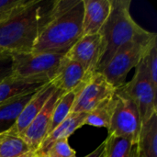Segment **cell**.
Listing matches in <instances>:
<instances>
[{"instance_id":"cell-27","label":"cell","mask_w":157,"mask_h":157,"mask_svg":"<svg viewBox=\"0 0 157 157\" xmlns=\"http://www.w3.org/2000/svg\"><path fill=\"white\" fill-rule=\"evenodd\" d=\"M7 54H10L7 51H6L4 48H2L1 46H0V57L1 56H4V55H7Z\"/></svg>"},{"instance_id":"cell-10","label":"cell","mask_w":157,"mask_h":157,"mask_svg":"<svg viewBox=\"0 0 157 157\" xmlns=\"http://www.w3.org/2000/svg\"><path fill=\"white\" fill-rule=\"evenodd\" d=\"M89 73L98 71L102 57V40L99 33L82 36L65 53Z\"/></svg>"},{"instance_id":"cell-8","label":"cell","mask_w":157,"mask_h":157,"mask_svg":"<svg viewBox=\"0 0 157 157\" xmlns=\"http://www.w3.org/2000/svg\"><path fill=\"white\" fill-rule=\"evenodd\" d=\"M114 88L99 72H95L88 81L76 92L73 113H88L105 99L112 97Z\"/></svg>"},{"instance_id":"cell-3","label":"cell","mask_w":157,"mask_h":157,"mask_svg":"<svg viewBox=\"0 0 157 157\" xmlns=\"http://www.w3.org/2000/svg\"><path fill=\"white\" fill-rule=\"evenodd\" d=\"M110 1L109 16L98 32L102 40V57L98 71H100L124 44L132 41L145 42L157 37L156 33L147 31L133 20L130 12V0Z\"/></svg>"},{"instance_id":"cell-29","label":"cell","mask_w":157,"mask_h":157,"mask_svg":"<svg viewBox=\"0 0 157 157\" xmlns=\"http://www.w3.org/2000/svg\"><path fill=\"white\" fill-rule=\"evenodd\" d=\"M37 155H38V152H36V153H35V154H34V155H33L31 157H37Z\"/></svg>"},{"instance_id":"cell-32","label":"cell","mask_w":157,"mask_h":157,"mask_svg":"<svg viewBox=\"0 0 157 157\" xmlns=\"http://www.w3.org/2000/svg\"><path fill=\"white\" fill-rule=\"evenodd\" d=\"M0 136H1V135H0Z\"/></svg>"},{"instance_id":"cell-6","label":"cell","mask_w":157,"mask_h":157,"mask_svg":"<svg viewBox=\"0 0 157 157\" xmlns=\"http://www.w3.org/2000/svg\"><path fill=\"white\" fill-rule=\"evenodd\" d=\"M153 40L145 42L132 41L124 44L114 53L107 64L97 72L101 73L114 88L122 86L126 83L128 74L132 68L137 67Z\"/></svg>"},{"instance_id":"cell-20","label":"cell","mask_w":157,"mask_h":157,"mask_svg":"<svg viewBox=\"0 0 157 157\" xmlns=\"http://www.w3.org/2000/svg\"><path fill=\"white\" fill-rule=\"evenodd\" d=\"M106 157H132L136 151V144L128 138L109 135L104 141Z\"/></svg>"},{"instance_id":"cell-28","label":"cell","mask_w":157,"mask_h":157,"mask_svg":"<svg viewBox=\"0 0 157 157\" xmlns=\"http://www.w3.org/2000/svg\"><path fill=\"white\" fill-rule=\"evenodd\" d=\"M36 153V152H35ZM35 153H30V154H28V155H24V156H22V157H31Z\"/></svg>"},{"instance_id":"cell-31","label":"cell","mask_w":157,"mask_h":157,"mask_svg":"<svg viewBox=\"0 0 157 157\" xmlns=\"http://www.w3.org/2000/svg\"><path fill=\"white\" fill-rule=\"evenodd\" d=\"M132 157H136V151H135V154L133 155V156H132Z\"/></svg>"},{"instance_id":"cell-26","label":"cell","mask_w":157,"mask_h":157,"mask_svg":"<svg viewBox=\"0 0 157 157\" xmlns=\"http://www.w3.org/2000/svg\"><path fill=\"white\" fill-rule=\"evenodd\" d=\"M85 157H106V145L103 142L98 148H96L92 153Z\"/></svg>"},{"instance_id":"cell-25","label":"cell","mask_w":157,"mask_h":157,"mask_svg":"<svg viewBox=\"0 0 157 157\" xmlns=\"http://www.w3.org/2000/svg\"><path fill=\"white\" fill-rule=\"evenodd\" d=\"M12 60L10 54L0 57V82L11 75Z\"/></svg>"},{"instance_id":"cell-1","label":"cell","mask_w":157,"mask_h":157,"mask_svg":"<svg viewBox=\"0 0 157 157\" xmlns=\"http://www.w3.org/2000/svg\"><path fill=\"white\" fill-rule=\"evenodd\" d=\"M83 0H55L31 52L65 54L82 37Z\"/></svg>"},{"instance_id":"cell-11","label":"cell","mask_w":157,"mask_h":157,"mask_svg":"<svg viewBox=\"0 0 157 157\" xmlns=\"http://www.w3.org/2000/svg\"><path fill=\"white\" fill-rule=\"evenodd\" d=\"M93 74L86 71L77 62L67 58L64 54L50 82L63 93L77 92Z\"/></svg>"},{"instance_id":"cell-22","label":"cell","mask_w":157,"mask_h":157,"mask_svg":"<svg viewBox=\"0 0 157 157\" xmlns=\"http://www.w3.org/2000/svg\"><path fill=\"white\" fill-rule=\"evenodd\" d=\"M157 38L154 39L148 45L144 56L143 61L144 63L148 76L154 85L157 87Z\"/></svg>"},{"instance_id":"cell-18","label":"cell","mask_w":157,"mask_h":157,"mask_svg":"<svg viewBox=\"0 0 157 157\" xmlns=\"http://www.w3.org/2000/svg\"><path fill=\"white\" fill-rule=\"evenodd\" d=\"M35 153L27 143L15 132H9L0 136V157H22Z\"/></svg>"},{"instance_id":"cell-15","label":"cell","mask_w":157,"mask_h":157,"mask_svg":"<svg viewBox=\"0 0 157 157\" xmlns=\"http://www.w3.org/2000/svg\"><path fill=\"white\" fill-rule=\"evenodd\" d=\"M86 113H73L71 112L69 116L61 123L59 124L52 133H50L45 140L43 141L42 144L40 145L39 152L44 151L48 146L53 144L56 141L62 139H68L76 130L81 128L85 125Z\"/></svg>"},{"instance_id":"cell-7","label":"cell","mask_w":157,"mask_h":157,"mask_svg":"<svg viewBox=\"0 0 157 157\" xmlns=\"http://www.w3.org/2000/svg\"><path fill=\"white\" fill-rule=\"evenodd\" d=\"M122 88L137 106L143 124L157 114V87L154 86L148 76L143 58L132 79L126 82Z\"/></svg>"},{"instance_id":"cell-2","label":"cell","mask_w":157,"mask_h":157,"mask_svg":"<svg viewBox=\"0 0 157 157\" xmlns=\"http://www.w3.org/2000/svg\"><path fill=\"white\" fill-rule=\"evenodd\" d=\"M52 4L53 1L31 0L0 23V46L9 53L31 52Z\"/></svg>"},{"instance_id":"cell-24","label":"cell","mask_w":157,"mask_h":157,"mask_svg":"<svg viewBox=\"0 0 157 157\" xmlns=\"http://www.w3.org/2000/svg\"><path fill=\"white\" fill-rule=\"evenodd\" d=\"M31 0H0V23L10 18Z\"/></svg>"},{"instance_id":"cell-30","label":"cell","mask_w":157,"mask_h":157,"mask_svg":"<svg viewBox=\"0 0 157 157\" xmlns=\"http://www.w3.org/2000/svg\"><path fill=\"white\" fill-rule=\"evenodd\" d=\"M37 157H42V156H41V155H40V153L38 152V155H37Z\"/></svg>"},{"instance_id":"cell-19","label":"cell","mask_w":157,"mask_h":157,"mask_svg":"<svg viewBox=\"0 0 157 157\" xmlns=\"http://www.w3.org/2000/svg\"><path fill=\"white\" fill-rule=\"evenodd\" d=\"M115 107V94L102 101L86 114L85 125L109 129Z\"/></svg>"},{"instance_id":"cell-14","label":"cell","mask_w":157,"mask_h":157,"mask_svg":"<svg viewBox=\"0 0 157 157\" xmlns=\"http://www.w3.org/2000/svg\"><path fill=\"white\" fill-rule=\"evenodd\" d=\"M37 91L17 97L0 104V135L12 130L23 108Z\"/></svg>"},{"instance_id":"cell-4","label":"cell","mask_w":157,"mask_h":157,"mask_svg":"<svg viewBox=\"0 0 157 157\" xmlns=\"http://www.w3.org/2000/svg\"><path fill=\"white\" fill-rule=\"evenodd\" d=\"M11 77L31 83H49L64 56L61 53H10Z\"/></svg>"},{"instance_id":"cell-16","label":"cell","mask_w":157,"mask_h":157,"mask_svg":"<svg viewBox=\"0 0 157 157\" xmlns=\"http://www.w3.org/2000/svg\"><path fill=\"white\" fill-rule=\"evenodd\" d=\"M136 157H157V114L142 126L136 144Z\"/></svg>"},{"instance_id":"cell-9","label":"cell","mask_w":157,"mask_h":157,"mask_svg":"<svg viewBox=\"0 0 157 157\" xmlns=\"http://www.w3.org/2000/svg\"><path fill=\"white\" fill-rule=\"evenodd\" d=\"M63 92L56 89L31 123L19 134L33 152H38L48 135L56 102Z\"/></svg>"},{"instance_id":"cell-13","label":"cell","mask_w":157,"mask_h":157,"mask_svg":"<svg viewBox=\"0 0 157 157\" xmlns=\"http://www.w3.org/2000/svg\"><path fill=\"white\" fill-rule=\"evenodd\" d=\"M55 90L56 88L51 82L40 87L23 108L14 127L12 128V131L19 135L42 109L43 106L50 97L55 92Z\"/></svg>"},{"instance_id":"cell-23","label":"cell","mask_w":157,"mask_h":157,"mask_svg":"<svg viewBox=\"0 0 157 157\" xmlns=\"http://www.w3.org/2000/svg\"><path fill=\"white\" fill-rule=\"evenodd\" d=\"M39 153L42 157H77L75 152L69 145L68 139L56 141L48 146L44 151Z\"/></svg>"},{"instance_id":"cell-12","label":"cell","mask_w":157,"mask_h":157,"mask_svg":"<svg viewBox=\"0 0 157 157\" xmlns=\"http://www.w3.org/2000/svg\"><path fill=\"white\" fill-rule=\"evenodd\" d=\"M84 16L82 36L97 34L108 19L110 9V0H83Z\"/></svg>"},{"instance_id":"cell-17","label":"cell","mask_w":157,"mask_h":157,"mask_svg":"<svg viewBox=\"0 0 157 157\" xmlns=\"http://www.w3.org/2000/svg\"><path fill=\"white\" fill-rule=\"evenodd\" d=\"M46 84L47 83H31L8 76L0 82V104L17 97L35 92Z\"/></svg>"},{"instance_id":"cell-5","label":"cell","mask_w":157,"mask_h":157,"mask_svg":"<svg viewBox=\"0 0 157 157\" xmlns=\"http://www.w3.org/2000/svg\"><path fill=\"white\" fill-rule=\"evenodd\" d=\"M142 126L143 123L137 106L123 90L122 86L117 88L115 107L108 129L109 135L128 138L137 144Z\"/></svg>"},{"instance_id":"cell-21","label":"cell","mask_w":157,"mask_h":157,"mask_svg":"<svg viewBox=\"0 0 157 157\" xmlns=\"http://www.w3.org/2000/svg\"><path fill=\"white\" fill-rule=\"evenodd\" d=\"M75 95H76V92L63 93L61 95V97L59 98L58 101L56 102V105L53 109L52 122H51L48 135L50 133H52V131L59 124H61L72 112V109H73L75 99Z\"/></svg>"}]
</instances>
